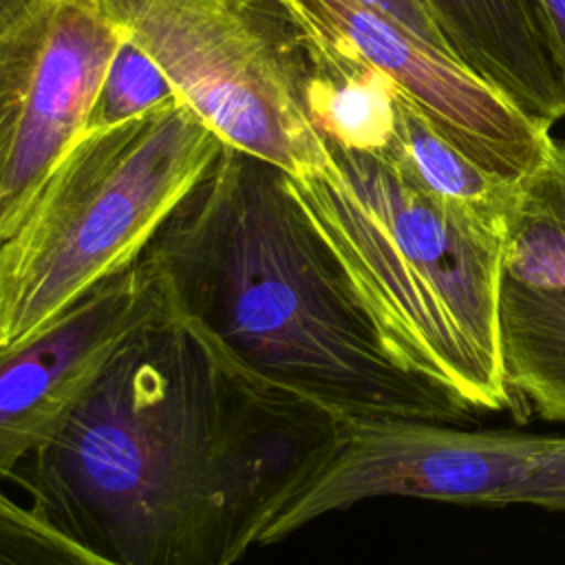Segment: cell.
<instances>
[{"label":"cell","mask_w":565,"mask_h":565,"mask_svg":"<svg viewBox=\"0 0 565 565\" xmlns=\"http://www.w3.org/2000/svg\"><path fill=\"white\" fill-rule=\"evenodd\" d=\"M166 307L137 260L42 329L0 347V479L60 428L124 338Z\"/></svg>","instance_id":"9"},{"label":"cell","mask_w":565,"mask_h":565,"mask_svg":"<svg viewBox=\"0 0 565 565\" xmlns=\"http://www.w3.org/2000/svg\"><path fill=\"white\" fill-rule=\"evenodd\" d=\"M501 335L516 397L547 422H565V289L503 278Z\"/></svg>","instance_id":"13"},{"label":"cell","mask_w":565,"mask_h":565,"mask_svg":"<svg viewBox=\"0 0 565 565\" xmlns=\"http://www.w3.org/2000/svg\"><path fill=\"white\" fill-rule=\"evenodd\" d=\"M121 38L99 0H0V243L82 135Z\"/></svg>","instance_id":"6"},{"label":"cell","mask_w":565,"mask_h":565,"mask_svg":"<svg viewBox=\"0 0 565 565\" xmlns=\"http://www.w3.org/2000/svg\"><path fill=\"white\" fill-rule=\"evenodd\" d=\"M139 263L241 369L340 422L472 419L391 355L287 174L258 157L223 146Z\"/></svg>","instance_id":"2"},{"label":"cell","mask_w":565,"mask_h":565,"mask_svg":"<svg viewBox=\"0 0 565 565\" xmlns=\"http://www.w3.org/2000/svg\"><path fill=\"white\" fill-rule=\"evenodd\" d=\"M179 99L157 64L126 35L115 49L82 132H97Z\"/></svg>","instance_id":"15"},{"label":"cell","mask_w":565,"mask_h":565,"mask_svg":"<svg viewBox=\"0 0 565 565\" xmlns=\"http://www.w3.org/2000/svg\"><path fill=\"white\" fill-rule=\"evenodd\" d=\"M0 565H117L60 534L0 490Z\"/></svg>","instance_id":"16"},{"label":"cell","mask_w":565,"mask_h":565,"mask_svg":"<svg viewBox=\"0 0 565 565\" xmlns=\"http://www.w3.org/2000/svg\"><path fill=\"white\" fill-rule=\"evenodd\" d=\"M550 437L463 430L419 419L344 422L329 466L280 514L263 543L280 541L327 512L373 497L501 505Z\"/></svg>","instance_id":"7"},{"label":"cell","mask_w":565,"mask_h":565,"mask_svg":"<svg viewBox=\"0 0 565 565\" xmlns=\"http://www.w3.org/2000/svg\"><path fill=\"white\" fill-rule=\"evenodd\" d=\"M329 150L327 168L287 179L391 355L472 413L521 411L501 335L505 232L382 154Z\"/></svg>","instance_id":"3"},{"label":"cell","mask_w":565,"mask_h":565,"mask_svg":"<svg viewBox=\"0 0 565 565\" xmlns=\"http://www.w3.org/2000/svg\"><path fill=\"white\" fill-rule=\"evenodd\" d=\"M307 110L320 137L342 150L386 154L397 130V86L375 66L309 38Z\"/></svg>","instance_id":"11"},{"label":"cell","mask_w":565,"mask_h":565,"mask_svg":"<svg viewBox=\"0 0 565 565\" xmlns=\"http://www.w3.org/2000/svg\"><path fill=\"white\" fill-rule=\"evenodd\" d=\"M342 428L163 307L13 481L38 519L117 565H234L329 466Z\"/></svg>","instance_id":"1"},{"label":"cell","mask_w":565,"mask_h":565,"mask_svg":"<svg viewBox=\"0 0 565 565\" xmlns=\"http://www.w3.org/2000/svg\"><path fill=\"white\" fill-rule=\"evenodd\" d=\"M223 146L181 99L82 132L0 243V347L132 267Z\"/></svg>","instance_id":"4"},{"label":"cell","mask_w":565,"mask_h":565,"mask_svg":"<svg viewBox=\"0 0 565 565\" xmlns=\"http://www.w3.org/2000/svg\"><path fill=\"white\" fill-rule=\"evenodd\" d=\"M360 2L375 9L384 18L397 22L402 29L411 31L413 35H417L426 44L435 46L437 51L455 57L446 38H444V33H441V29H439V24H437V20H435V15L430 13V9L426 7L424 0H360Z\"/></svg>","instance_id":"18"},{"label":"cell","mask_w":565,"mask_h":565,"mask_svg":"<svg viewBox=\"0 0 565 565\" xmlns=\"http://www.w3.org/2000/svg\"><path fill=\"white\" fill-rule=\"evenodd\" d=\"M177 97L230 148L291 179L320 172L329 143L307 110L309 57L274 0H99Z\"/></svg>","instance_id":"5"},{"label":"cell","mask_w":565,"mask_h":565,"mask_svg":"<svg viewBox=\"0 0 565 565\" xmlns=\"http://www.w3.org/2000/svg\"><path fill=\"white\" fill-rule=\"evenodd\" d=\"M530 503L565 510V435H552L527 475L501 499V505Z\"/></svg>","instance_id":"17"},{"label":"cell","mask_w":565,"mask_h":565,"mask_svg":"<svg viewBox=\"0 0 565 565\" xmlns=\"http://www.w3.org/2000/svg\"><path fill=\"white\" fill-rule=\"evenodd\" d=\"M505 278L534 289H565V139L521 181L505 227Z\"/></svg>","instance_id":"14"},{"label":"cell","mask_w":565,"mask_h":565,"mask_svg":"<svg viewBox=\"0 0 565 565\" xmlns=\"http://www.w3.org/2000/svg\"><path fill=\"white\" fill-rule=\"evenodd\" d=\"M382 157L391 159L426 192L505 232L521 183L508 181L472 161L402 93L397 95L395 141Z\"/></svg>","instance_id":"12"},{"label":"cell","mask_w":565,"mask_h":565,"mask_svg":"<svg viewBox=\"0 0 565 565\" xmlns=\"http://www.w3.org/2000/svg\"><path fill=\"white\" fill-rule=\"evenodd\" d=\"M287 13L300 33L388 75L441 135L490 172L521 183L543 161L552 124L364 2L294 0Z\"/></svg>","instance_id":"8"},{"label":"cell","mask_w":565,"mask_h":565,"mask_svg":"<svg viewBox=\"0 0 565 565\" xmlns=\"http://www.w3.org/2000/svg\"><path fill=\"white\" fill-rule=\"evenodd\" d=\"M452 55L525 113L565 117V73L532 0H424Z\"/></svg>","instance_id":"10"},{"label":"cell","mask_w":565,"mask_h":565,"mask_svg":"<svg viewBox=\"0 0 565 565\" xmlns=\"http://www.w3.org/2000/svg\"><path fill=\"white\" fill-rule=\"evenodd\" d=\"M532 4L565 73V0H532Z\"/></svg>","instance_id":"19"},{"label":"cell","mask_w":565,"mask_h":565,"mask_svg":"<svg viewBox=\"0 0 565 565\" xmlns=\"http://www.w3.org/2000/svg\"><path fill=\"white\" fill-rule=\"evenodd\" d=\"M274 2H276V4H280V7H285V9H287V7H289V4H291V2H294V0H274Z\"/></svg>","instance_id":"20"}]
</instances>
